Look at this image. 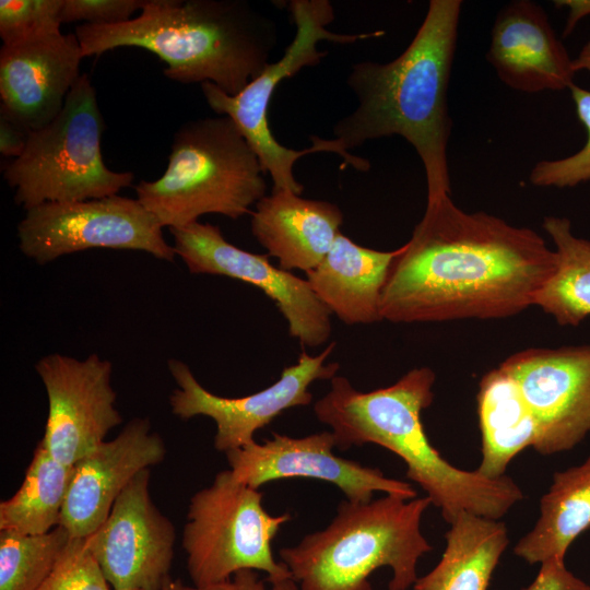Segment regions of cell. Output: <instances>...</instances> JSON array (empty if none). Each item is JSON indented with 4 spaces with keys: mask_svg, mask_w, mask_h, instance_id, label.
Returning <instances> with one entry per match:
<instances>
[{
    "mask_svg": "<svg viewBox=\"0 0 590 590\" xmlns=\"http://www.w3.org/2000/svg\"><path fill=\"white\" fill-rule=\"evenodd\" d=\"M145 0H63L61 22L91 25H114L133 19Z\"/></svg>",
    "mask_w": 590,
    "mask_h": 590,
    "instance_id": "31",
    "label": "cell"
},
{
    "mask_svg": "<svg viewBox=\"0 0 590 590\" xmlns=\"http://www.w3.org/2000/svg\"><path fill=\"white\" fill-rule=\"evenodd\" d=\"M262 499L258 488L238 482L231 470L219 472L210 486L191 497L182 547L192 587L223 582L246 569L263 571L268 583L292 578L271 546L292 516L270 515Z\"/></svg>",
    "mask_w": 590,
    "mask_h": 590,
    "instance_id": "9",
    "label": "cell"
},
{
    "mask_svg": "<svg viewBox=\"0 0 590 590\" xmlns=\"http://www.w3.org/2000/svg\"><path fill=\"white\" fill-rule=\"evenodd\" d=\"M35 368L48 398L40 441L56 460L74 465L122 422L115 406L113 365L96 354L78 359L56 353L42 357Z\"/></svg>",
    "mask_w": 590,
    "mask_h": 590,
    "instance_id": "13",
    "label": "cell"
},
{
    "mask_svg": "<svg viewBox=\"0 0 590 590\" xmlns=\"http://www.w3.org/2000/svg\"><path fill=\"white\" fill-rule=\"evenodd\" d=\"M486 59L509 87L524 92L562 91L576 74L566 47L545 10L530 0H515L497 14Z\"/></svg>",
    "mask_w": 590,
    "mask_h": 590,
    "instance_id": "19",
    "label": "cell"
},
{
    "mask_svg": "<svg viewBox=\"0 0 590 590\" xmlns=\"http://www.w3.org/2000/svg\"><path fill=\"white\" fill-rule=\"evenodd\" d=\"M264 174L229 117H202L178 128L164 174L141 180L137 199L168 228L212 213L238 219L266 196Z\"/></svg>",
    "mask_w": 590,
    "mask_h": 590,
    "instance_id": "6",
    "label": "cell"
},
{
    "mask_svg": "<svg viewBox=\"0 0 590 590\" xmlns=\"http://www.w3.org/2000/svg\"><path fill=\"white\" fill-rule=\"evenodd\" d=\"M173 248L191 273L217 274L247 282L272 299L303 346L324 344L332 330L331 312L306 279L271 264L268 256L231 244L219 226L193 222L169 228Z\"/></svg>",
    "mask_w": 590,
    "mask_h": 590,
    "instance_id": "12",
    "label": "cell"
},
{
    "mask_svg": "<svg viewBox=\"0 0 590 590\" xmlns=\"http://www.w3.org/2000/svg\"><path fill=\"white\" fill-rule=\"evenodd\" d=\"M334 447L331 432L299 438L273 433V437L262 444L255 440L226 456L233 476L252 488L272 481L306 477L334 484L347 500L354 503L370 502L375 492L404 499L417 497L410 483L387 477L379 469L338 457L332 451Z\"/></svg>",
    "mask_w": 590,
    "mask_h": 590,
    "instance_id": "16",
    "label": "cell"
},
{
    "mask_svg": "<svg viewBox=\"0 0 590 590\" xmlns=\"http://www.w3.org/2000/svg\"><path fill=\"white\" fill-rule=\"evenodd\" d=\"M554 3L558 8L568 10L564 36H568L582 17L590 15V0H557Z\"/></svg>",
    "mask_w": 590,
    "mask_h": 590,
    "instance_id": "35",
    "label": "cell"
},
{
    "mask_svg": "<svg viewBox=\"0 0 590 590\" xmlns=\"http://www.w3.org/2000/svg\"><path fill=\"white\" fill-rule=\"evenodd\" d=\"M461 8L460 0H430L400 56L386 63H354L346 85L358 104L332 129V139L346 153L369 140L405 139L423 163L427 200L450 194L447 95Z\"/></svg>",
    "mask_w": 590,
    "mask_h": 590,
    "instance_id": "2",
    "label": "cell"
},
{
    "mask_svg": "<svg viewBox=\"0 0 590 590\" xmlns=\"http://www.w3.org/2000/svg\"><path fill=\"white\" fill-rule=\"evenodd\" d=\"M162 229L137 198L114 194L31 208L17 225V236L21 251L40 264L93 248L140 250L174 261L175 250Z\"/></svg>",
    "mask_w": 590,
    "mask_h": 590,
    "instance_id": "10",
    "label": "cell"
},
{
    "mask_svg": "<svg viewBox=\"0 0 590 590\" xmlns=\"http://www.w3.org/2000/svg\"><path fill=\"white\" fill-rule=\"evenodd\" d=\"M73 465L56 460L38 442L17 492L0 503V531L44 534L59 526Z\"/></svg>",
    "mask_w": 590,
    "mask_h": 590,
    "instance_id": "25",
    "label": "cell"
},
{
    "mask_svg": "<svg viewBox=\"0 0 590 590\" xmlns=\"http://www.w3.org/2000/svg\"><path fill=\"white\" fill-rule=\"evenodd\" d=\"M105 123L96 91L86 73L71 88L61 111L30 132L23 153L3 170L26 211L48 202L99 199L131 186V172L109 169L103 160Z\"/></svg>",
    "mask_w": 590,
    "mask_h": 590,
    "instance_id": "7",
    "label": "cell"
},
{
    "mask_svg": "<svg viewBox=\"0 0 590 590\" xmlns=\"http://www.w3.org/2000/svg\"><path fill=\"white\" fill-rule=\"evenodd\" d=\"M250 227L257 241L286 271L316 268L340 233L343 213L331 202L272 189L251 211Z\"/></svg>",
    "mask_w": 590,
    "mask_h": 590,
    "instance_id": "20",
    "label": "cell"
},
{
    "mask_svg": "<svg viewBox=\"0 0 590 590\" xmlns=\"http://www.w3.org/2000/svg\"><path fill=\"white\" fill-rule=\"evenodd\" d=\"M556 268L534 231L458 208L450 194L427 200L384 284L382 320L396 323L498 319L530 306Z\"/></svg>",
    "mask_w": 590,
    "mask_h": 590,
    "instance_id": "1",
    "label": "cell"
},
{
    "mask_svg": "<svg viewBox=\"0 0 590 590\" xmlns=\"http://www.w3.org/2000/svg\"><path fill=\"white\" fill-rule=\"evenodd\" d=\"M63 0H1L0 37L3 45L59 32Z\"/></svg>",
    "mask_w": 590,
    "mask_h": 590,
    "instance_id": "29",
    "label": "cell"
},
{
    "mask_svg": "<svg viewBox=\"0 0 590 590\" xmlns=\"http://www.w3.org/2000/svg\"><path fill=\"white\" fill-rule=\"evenodd\" d=\"M31 130L0 109V153L5 157H19L27 143Z\"/></svg>",
    "mask_w": 590,
    "mask_h": 590,
    "instance_id": "34",
    "label": "cell"
},
{
    "mask_svg": "<svg viewBox=\"0 0 590 590\" xmlns=\"http://www.w3.org/2000/svg\"><path fill=\"white\" fill-rule=\"evenodd\" d=\"M435 379L430 368L418 367L389 387L363 392L337 375L314 412L331 427L340 450L375 444L400 457L406 464V477L426 492L448 523L461 512L498 520L523 493L508 476L488 479L477 470L451 465L433 447L421 413L433 402Z\"/></svg>",
    "mask_w": 590,
    "mask_h": 590,
    "instance_id": "3",
    "label": "cell"
},
{
    "mask_svg": "<svg viewBox=\"0 0 590 590\" xmlns=\"http://www.w3.org/2000/svg\"><path fill=\"white\" fill-rule=\"evenodd\" d=\"M543 228L555 246L556 268L534 306L560 326H578L590 316V240L575 236L566 217L546 216Z\"/></svg>",
    "mask_w": 590,
    "mask_h": 590,
    "instance_id": "26",
    "label": "cell"
},
{
    "mask_svg": "<svg viewBox=\"0 0 590 590\" xmlns=\"http://www.w3.org/2000/svg\"><path fill=\"white\" fill-rule=\"evenodd\" d=\"M398 249L380 251L354 243L341 232L306 280L331 315L347 324L382 320L380 299Z\"/></svg>",
    "mask_w": 590,
    "mask_h": 590,
    "instance_id": "21",
    "label": "cell"
},
{
    "mask_svg": "<svg viewBox=\"0 0 590 590\" xmlns=\"http://www.w3.org/2000/svg\"><path fill=\"white\" fill-rule=\"evenodd\" d=\"M150 475V469L139 472L86 538L113 590H161L170 578L175 528L151 498Z\"/></svg>",
    "mask_w": 590,
    "mask_h": 590,
    "instance_id": "14",
    "label": "cell"
},
{
    "mask_svg": "<svg viewBox=\"0 0 590 590\" xmlns=\"http://www.w3.org/2000/svg\"><path fill=\"white\" fill-rule=\"evenodd\" d=\"M590 527V456L580 465L556 472L540 500L534 528L514 553L530 564L564 562L571 542Z\"/></svg>",
    "mask_w": 590,
    "mask_h": 590,
    "instance_id": "24",
    "label": "cell"
},
{
    "mask_svg": "<svg viewBox=\"0 0 590 590\" xmlns=\"http://www.w3.org/2000/svg\"><path fill=\"white\" fill-rule=\"evenodd\" d=\"M161 590H190V587L186 586L181 579L168 578Z\"/></svg>",
    "mask_w": 590,
    "mask_h": 590,
    "instance_id": "37",
    "label": "cell"
},
{
    "mask_svg": "<svg viewBox=\"0 0 590 590\" xmlns=\"http://www.w3.org/2000/svg\"><path fill=\"white\" fill-rule=\"evenodd\" d=\"M500 367L515 380L534 417L538 452L569 450L590 432V344L528 349Z\"/></svg>",
    "mask_w": 590,
    "mask_h": 590,
    "instance_id": "15",
    "label": "cell"
},
{
    "mask_svg": "<svg viewBox=\"0 0 590 590\" xmlns=\"http://www.w3.org/2000/svg\"><path fill=\"white\" fill-rule=\"evenodd\" d=\"M477 413L482 435L477 471L497 479L520 451L535 447L538 427L517 384L500 366L479 384Z\"/></svg>",
    "mask_w": 590,
    "mask_h": 590,
    "instance_id": "23",
    "label": "cell"
},
{
    "mask_svg": "<svg viewBox=\"0 0 590 590\" xmlns=\"http://www.w3.org/2000/svg\"><path fill=\"white\" fill-rule=\"evenodd\" d=\"M165 455L164 440L152 430L150 421L131 420L118 436L103 441L73 465L59 526L74 539L93 534L130 481L161 463Z\"/></svg>",
    "mask_w": 590,
    "mask_h": 590,
    "instance_id": "17",
    "label": "cell"
},
{
    "mask_svg": "<svg viewBox=\"0 0 590 590\" xmlns=\"http://www.w3.org/2000/svg\"><path fill=\"white\" fill-rule=\"evenodd\" d=\"M83 58L75 33L59 31L2 45L1 109L31 131L47 126L79 80Z\"/></svg>",
    "mask_w": 590,
    "mask_h": 590,
    "instance_id": "18",
    "label": "cell"
},
{
    "mask_svg": "<svg viewBox=\"0 0 590 590\" xmlns=\"http://www.w3.org/2000/svg\"><path fill=\"white\" fill-rule=\"evenodd\" d=\"M432 504L386 494L368 503H340L323 530L309 533L279 555L299 590H374L369 576L389 567V590H406L418 578V559L432 550L421 520Z\"/></svg>",
    "mask_w": 590,
    "mask_h": 590,
    "instance_id": "5",
    "label": "cell"
},
{
    "mask_svg": "<svg viewBox=\"0 0 590 590\" xmlns=\"http://www.w3.org/2000/svg\"><path fill=\"white\" fill-rule=\"evenodd\" d=\"M439 563L416 579L414 590H487L509 538L504 522L461 512L445 535Z\"/></svg>",
    "mask_w": 590,
    "mask_h": 590,
    "instance_id": "22",
    "label": "cell"
},
{
    "mask_svg": "<svg viewBox=\"0 0 590 590\" xmlns=\"http://www.w3.org/2000/svg\"><path fill=\"white\" fill-rule=\"evenodd\" d=\"M288 9L296 31L282 57L270 62L239 93L229 95L211 82L201 84L202 94L214 113L229 117L256 152L264 173L273 181V189H284L302 194L304 186L294 175L299 157L319 152L340 155L345 164L353 157L342 151L333 139L311 135V146L293 150L282 145L271 132L268 119L269 105L279 84L306 67H316L327 56L317 45L327 40L334 44H353L377 35L375 33L342 34L328 30L334 20L329 0H292Z\"/></svg>",
    "mask_w": 590,
    "mask_h": 590,
    "instance_id": "8",
    "label": "cell"
},
{
    "mask_svg": "<svg viewBox=\"0 0 590 590\" xmlns=\"http://www.w3.org/2000/svg\"><path fill=\"white\" fill-rule=\"evenodd\" d=\"M86 539L70 538L37 590H113Z\"/></svg>",
    "mask_w": 590,
    "mask_h": 590,
    "instance_id": "30",
    "label": "cell"
},
{
    "mask_svg": "<svg viewBox=\"0 0 590 590\" xmlns=\"http://www.w3.org/2000/svg\"><path fill=\"white\" fill-rule=\"evenodd\" d=\"M267 582V579H261L256 570L246 569L236 573L223 582L201 588L190 587V590H299L292 578L269 586Z\"/></svg>",
    "mask_w": 590,
    "mask_h": 590,
    "instance_id": "33",
    "label": "cell"
},
{
    "mask_svg": "<svg viewBox=\"0 0 590 590\" xmlns=\"http://www.w3.org/2000/svg\"><path fill=\"white\" fill-rule=\"evenodd\" d=\"M335 343L320 354L303 351L295 364L285 367L280 379L268 388L240 398L220 397L197 380L187 364L168 361L177 388L169 397L174 415L189 420L198 415L212 418L216 425L214 448L227 453L255 441V433L270 424L282 412L308 405L312 400L309 387L316 380L332 379L339 364L326 363Z\"/></svg>",
    "mask_w": 590,
    "mask_h": 590,
    "instance_id": "11",
    "label": "cell"
},
{
    "mask_svg": "<svg viewBox=\"0 0 590 590\" xmlns=\"http://www.w3.org/2000/svg\"><path fill=\"white\" fill-rule=\"evenodd\" d=\"M70 538L60 526L34 535L0 531V590H37Z\"/></svg>",
    "mask_w": 590,
    "mask_h": 590,
    "instance_id": "27",
    "label": "cell"
},
{
    "mask_svg": "<svg viewBox=\"0 0 590 590\" xmlns=\"http://www.w3.org/2000/svg\"><path fill=\"white\" fill-rule=\"evenodd\" d=\"M74 33L84 57L143 48L170 80L211 82L229 95L264 70L279 42L275 21L244 0H145L127 22L80 24Z\"/></svg>",
    "mask_w": 590,
    "mask_h": 590,
    "instance_id": "4",
    "label": "cell"
},
{
    "mask_svg": "<svg viewBox=\"0 0 590 590\" xmlns=\"http://www.w3.org/2000/svg\"><path fill=\"white\" fill-rule=\"evenodd\" d=\"M524 590H590V585L570 573L564 562L547 560L541 564L534 581Z\"/></svg>",
    "mask_w": 590,
    "mask_h": 590,
    "instance_id": "32",
    "label": "cell"
},
{
    "mask_svg": "<svg viewBox=\"0 0 590 590\" xmlns=\"http://www.w3.org/2000/svg\"><path fill=\"white\" fill-rule=\"evenodd\" d=\"M575 72L587 71L590 73V40L579 51L578 56L573 59Z\"/></svg>",
    "mask_w": 590,
    "mask_h": 590,
    "instance_id": "36",
    "label": "cell"
},
{
    "mask_svg": "<svg viewBox=\"0 0 590 590\" xmlns=\"http://www.w3.org/2000/svg\"><path fill=\"white\" fill-rule=\"evenodd\" d=\"M569 92L577 117L586 129L587 140L579 151L567 157L538 162L529 175L534 186L570 188L590 181V91L574 83Z\"/></svg>",
    "mask_w": 590,
    "mask_h": 590,
    "instance_id": "28",
    "label": "cell"
}]
</instances>
